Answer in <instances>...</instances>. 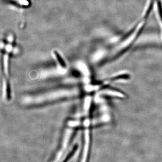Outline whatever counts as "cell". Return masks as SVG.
Segmentation results:
<instances>
[{
    "label": "cell",
    "instance_id": "cell-1",
    "mask_svg": "<svg viewBox=\"0 0 162 162\" xmlns=\"http://www.w3.org/2000/svg\"><path fill=\"white\" fill-rule=\"evenodd\" d=\"M80 94L81 90L77 88H63L29 96L25 98L24 102L29 105H40L75 97Z\"/></svg>",
    "mask_w": 162,
    "mask_h": 162
},
{
    "label": "cell",
    "instance_id": "cell-4",
    "mask_svg": "<svg viewBox=\"0 0 162 162\" xmlns=\"http://www.w3.org/2000/svg\"><path fill=\"white\" fill-rule=\"evenodd\" d=\"M77 148H78V146L77 145H75L74 146L73 148V150L69 152V154L66 157V158L62 162H67L68 160H69L70 158L71 157L73 156V155L74 154L75 152H76L77 150Z\"/></svg>",
    "mask_w": 162,
    "mask_h": 162
},
{
    "label": "cell",
    "instance_id": "cell-3",
    "mask_svg": "<svg viewBox=\"0 0 162 162\" xmlns=\"http://www.w3.org/2000/svg\"><path fill=\"white\" fill-rule=\"evenodd\" d=\"M54 54L55 55V58H56V60H57V62L58 63L59 66H60L62 69L65 71V69H66V63H65L63 61V59L61 57V55H60V54L57 53V52H55Z\"/></svg>",
    "mask_w": 162,
    "mask_h": 162
},
{
    "label": "cell",
    "instance_id": "cell-2",
    "mask_svg": "<svg viewBox=\"0 0 162 162\" xmlns=\"http://www.w3.org/2000/svg\"><path fill=\"white\" fill-rule=\"evenodd\" d=\"M10 42L8 45L7 47V51H6V54L4 56V67H5V72L7 74H8V59L9 55V53L12 49V39L11 40H9Z\"/></svg>",
    "mask_w": 162,
    "mask_h": 162
}]
</instances>
